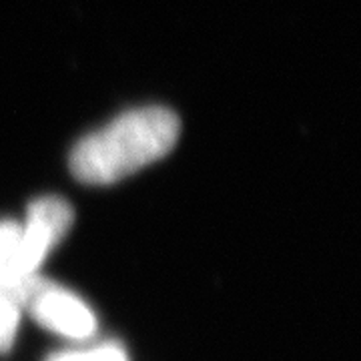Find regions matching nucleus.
Wrapping results in <instances>:
<instances>
[{
  "label": "nucleus",
  "instance_id": "nucleus-1",
  "mask_svg": "<svg viewBox=\"0 0 361 361\" xmlns=\"http://www.w3.org/2000/svg\"><path fill=\"white\" fill-rule=\"evenodd\" d=\"M179 133V116L165 106L133 109L80 139L71 171L80 183L113 185L169 155Z\"/></svg>",
  "mask_w": 361,
  "mask_h": 361
},
{
  "label": "nucleus",
  "instance_id": "nucleus-2",
  "mask_svg": "<svg viewBox=\"0 0 361 361\" xmlns=\"http://www.w3.org/2000/svg\"><path fill=\"white\" fill-rule=\"evenodd\" d=\"M23 303L35 322L56 336L87 343L97 334L99 322L89 303L71 289L49 283L39 275L25 283Z\"/></svg>",
  "mask_w": 361,
  "mask_h": 361
},
{
  "label": "nucleus",
  "instance_id": "nucleus-3",
  "mask_svg": "<svg viewBox=\"0 0 361 361\" xmlns=\"http://www.w3.org/2000/svg\"><path fill=\"white\" fill-rule=\"evenodd\" d=\"M71 225L73 207L61 197H40L28 205L25 221H20V281H28L39 275V267L63 241Z\"/></svg>",
  "mask_w": 361,
  "mask_h": 361
},
{
  "label": "nucleus",
  "instance_id": "nucleus-4",
  "mask_svg": "<svg viewBox=\"0 0 361 361\" xmlns=\"http://www.w3.org/2000/svg\"><path fill=\"white\" fill-rule=\"evenodd\" d=\"M25 283L0 281V353L11 351L18 334L20 315L25 311Z\"/></svg>",
  "mask_w": 361,
  "mask_h": 361
},
{
  "label": "nucleus",
  "instance_id": "nucleus-5",
  "mask_svg": "<svg viewBox=\"0 0 361 361\" xmlns=\"http://www.w3.org/2000/svg\"><path fill=\"white\" fill-rule=\"evenodd\" d=\"M18 253H20V223L0 221V281L25 283L18 279Z\"/></svg>",
  "mask_w": 361,
  "mask_h": 361
},
{
  "label": "nucleus",
  "instance_id": "nucleus-6",
  "mask_svg": "<svg viewBox=\"0 0 361 361\" xmlns=\"http://www.w3.org/2000/svg\"><path fill=\"white\" fill-rule=\"evenodd\" d=\"M49 361H129V357L118 343L104 341V343H90L89 345V341H87L80 348L52 355Z\"/></svg>",
  "mask_w": 361,
  "mask_h": 361
}]
</instances>
